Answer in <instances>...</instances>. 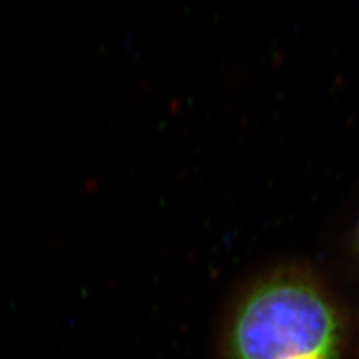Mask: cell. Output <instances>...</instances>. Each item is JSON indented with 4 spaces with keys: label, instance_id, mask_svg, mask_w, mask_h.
<instances>
[{
    "label": "cell",
    "instance_id": "obj_1",
    "mask_svg": "<svg viewBox=\"0 0 359 359\" xmlns=\"http://www.w3.org/2000/svg\"><path fill=\"white\" fill-rule=\"evenodd\" d=\"M229 346L233 359H339L340 327L319 290L277 278L245 298Z\"/></svg>",
    "mask_w": 359,
    "mask_h": 359
},
{
    "label": "cell",
    "instance_id": "obj_2",
    "mask_svg": "<svg viewBox=\"0 0 359 359\" xmlns=\"http://www.w3.org/2000/svg\"><path fill=\"white\" fill-rule=\"evenodd\" d=\"M358 240H359V229H358Z\"/></svg>",
    "mask_w": 359,
    "mask_h": 359
}]
</instances>
